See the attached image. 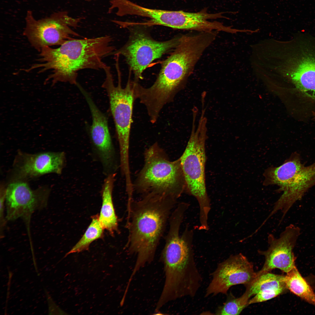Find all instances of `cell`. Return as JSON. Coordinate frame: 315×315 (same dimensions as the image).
<instances>
[{
  "mask_svg": "<svg viewBox=\"0 0 315 315\" xmlns=\"http://www.w3.org/2000/svg\"><path fill=\"white\" fill-rule=\"evenodd\" d=\"M217 36L214 31L182 34L178 45L162 63L153 84L147 88L141 85L138 88V98L149 112L159 114L165 105L173 101Z\"/></svg>",
  "mask_w": 315,
  "mask_h": 315,
  "instance_id": "6da1fadb",
  "label": "cell"
},
{
  "mask_svg": "<svg viewBox=\"0 0 315 315\" xmlns=\"http://www.w3.org/2000/svg\"><path fill=\"white\" fill-rule=\"evenodd\" d=\"M110 36L68 40L53 48L45 47L39 51L38 63L33 64L29 71L38 69L39 72L49 71L44 81L52 86L58 82L78 84V72L85 69H104L106 65L103 61L115 50L111 44Z\"/></svg>",
  "mask_w": 315,
  "mask_h": 315,
  "instance_id": "7a4b0ae2",
  "label": "cell"
},
{
  "mask_svg": "<svg viewBox=\"0 0 315 315\" xmlns=\"http://www.w3.org/2000/svg\"><path fill=\"white\" fill-rule=\"evenodd\" d=\"M177 200L149 194L131 203L127 210L128 235L126 248L129 253L136 257L131 278L153 260Z\"/></svg>",
  "mask_w": 315,
  "mask_h": 315,
  "instance_id": "3957f363",
  "label": "cell"
},
{
  "mask_svg": "<svg viewBox=\"0 0 315 315\" xmlns=\"http://www.w3.org/2000/svg\"><path fill=\"white\" fill-rule=\"evenodd\" d=\"M180 227L176 223L169 224L161 253L165 280L156 305L159 309L178 299L194 298L202 285L193 248V232L187 225L180 236Z\"/></svg>",
  "mask_w": 315,
  "mask_h": 315,
  "instance_id": "277c9868",
  "label": "cell"
},
{
  "mask_svg": "<svg viewBox=\"0 0 315 315\" xmlns=\"http://www.w3.org/2000/svg\"><path fill=\"white\" fill-rule=\"evenodd\" d=\"M297 46L293 39L276 45L266 60L264 75L276 84L291 83L304 95L315 100V49L305 44Z\"/></svg>",
  "mask_w": 315,
  "mask_h": 315,
  "instance_id": "5b68a950",
  "label": "cell"
},
{
  "mask_svg": "<svg viewBox=\"0 0 315 315\" xmlns=\"http://www.w3.org/2000/svg\"><path fill=\"white\" fill-rule=\"evenodd\" d=\"M134 191L177 200L185 192V178L180 158L170 160L155 142L146 149L144 166L134 184Z\"/></svg>",
  "mask_w": 315,
  "mask_h": 315,
  "instance_id": "8992f818",
  "label": "cell"
},
{
  "mask_svg": "<svg viewBox=\"0 0 315 315\" xmlns=\"http://www.w3.org/2000/svg\"><path fill=\"white\" fill-rule=\"evenodd\" d=\"M196 118H193L190 136L179 158L186 181L185 192L197 200L200 209L199 220L206 222L208 220L211 209L205 177L207 119L205 115L202 113L196 126Z\"/></svg>",
  "mask_w": 315,
  "mask_h": 315,
  "instance_id": "52a82bcc",
  "label": "cell"
},
{
  "mask_svg": "<svg viewBox=\"0 0 315 315\" xmlns=\"http://www.w3.org/2000/svg\"><path fill=\"white\" fill-rule=\"evenodd\" d=\"M264 176V185H277L279 191L283 192L267 218L269 219L280 210L282 213L281 223L293 205L315 186V162L305 166L300 155L295 152L280 166L267 168Z\"/></svg>",
  "mask_w": 315,
  "mask_h": 315,
  "instance_id": "ba28073f",
  "label": "cell"
},
{
  "mask_svg": "<svg viewBox=\"0 0 315 315\" xmlns=\"http://www.w3.org/2000/svg\"><path fill=\"white\" fill-rule=\"evenodd\" d=\"M118 24L127 28L130 34L126 43L111 55L124 56L129 70L133 72L134 80H136L143 79L144 71L153 61L173 51L179 44L182 35L166 41H159L151 36L147 27L135 22L119 21Z\"/></svg>",
  "mask_w": 315,
  "mask_h": 315,
  "instance_id": "9c48e42d",
  "label": "cell"
},
{
  "mask_svg": "<svg viewBox=\"0 0 315 315\" xmlns=\"http://www.w3.org/2000/svg\"><path fill=\"white\" fill-rule=\"evenodd\" d=\"M118 75L117 86L114 84L110 68L104 69L106 78L102 87L106 91L109 108L112 116L119 144L120 160L124 162L129 160L130 138L134 101V81L131 79V71L125 86H122L121 73L119 67L116 68Z\"/></svg>",
  "mask_w": 315,
  "mask_h": 315,
  "instance_id": "30bf717a",
  "label": "cell"
},
{
  "mask_svg": "<svg viewBox=\"0 0 315 315\" xmlns=\"http://www.w3.org/2000/svg\"><path fill=\"white\" fill-rule=\"evenodd\" d=\"M80 20L70 17L65 12H60L36 20L32 12L28 10L24 35L32 46L39 52L44 47L60 46L73 38L72 37L79 36L70 27H77Z\"/></svg>",
  "mask_w": 315,
  "mask_h": 315,
  "instance_id": "8fae6325",
  "label": "cell"
},
{
  "mask_svg": "<svg viewBox=\"0 0 315 315\" xmlns=\"http://www.w3.org/2000/svg\"><path fill=\"white\" fill-rule=\"evenodd\" d=\"M78 89L92 115L89 135L93 151L101 164L104 174L107 175L114 172L117 169V163L107 118L97 107L90 94L81 86Z\"/></svg>",
  "mask_w": 315,
  "mask_h": 315,
  "instance_id": "7c38bea8",
  "label": "cell"
},
{
  "mask_svg": "<svg viewBox=\"0 0 315 315\" xmlns=\"http://www.w3.org/2000/svg\"><path fill=\"white\" fill-rule=\"evenodd\" d=\"M212 279L206 288L204 297L219 294L227 295L232 286L239 284L246 286L256 276L252 263L240 253L232 255L219 263L211 274Z\"/></svg>",
  "mask_w": 315,
  "mask_h": 315,
  "instance_id": "4fadbf2b",
  "label": "cell"
},
{
  "mask_svg": "<svg viewBox=\"0 0 315 315\" xmlns=\"http://www.w3.org/2000/svg\"><path fill=\"white\" fill-rule=\"evenodd\" d=\"M49 194V191L44 189L33 190L22 181L10 183L6 188V220L13 221L21 218L29 227L33 213L46 207Z\"/></svg>",
  "mask_w": 315,
  "mask_h": 315,
  "instance_id": "5bb4252c",
  "label": "cell"
},
{
  "mask_svg": "<svg viewBox=\"0 0 315 315\" xmlns=\"http://www.w3.org/2000/svg\"><path fill=\"white\" fill-rule=\"evenodd\" d=\"M300 234V228L293 224L287 226L278 238L269 234L268 249L265 251H258L260 254L265 256V261L257 274L268 272L276 268L286 273L291 270L295 266L293 249Z\"/></svg>",
  "mask_w": 315,
  "mask_h": 315,
  "instance_id": "9a60e30c",
  "label": "cell"
},
{
  "mask_svg": "<svg viewBox=\"0 0 315 315\" xmlns=\"http://www.w3.org/2000/svg\"><path fill=\"white\" fill-rule=\"evenodd\" d=\"M19 154V160L15 164L19 178L35 177L50 173L60 174L66 164L65 154L63 152Z\"/></svg>",
  "mask_w": 315,
  "mask_h": 315,
  "instance_id": "2e32d148",
  "label": "cell"
},
{
  "mask_svg": "<svg viewBox=\"0 0 315 315\" xmlns=\"http://www.w3.org/2000/svg\"><path fill=\"white\" fill-rule=\"evenodd\" d=\"M116 173L106 176L102 186V204L99 221L104 229L113 234L118 230V222L113 201L112 192Z\"/></svg>",
  "mask_w": 315,
  "mask_h": 315,
  "instance_id": "e0dca14e",
  "label": "cell"
},
{
  "mask_svg": "<svg viewBox=\"0 0 315 315\" xmlns=\"http://www.w3.org/2000/svg\"><path fill=\"white\" fill-rule=\"evenodd\" d=\"M285 276L276 274L269 272L257 274L253 280L246 285L245 293L250 298L260 291L274 289L285 290L287 288Z\"/></svg>",
  "mask_w": 315,
  "mask_h": 315,
  "instance_id": "ac0fdd59",
  "label": "cell"
},
{
  "mask_svg": "<svg viewBox=\"0 0 315 315\" xmlns=\"http://www.w3.org/2000/svg\"><path fill=\"white\" fill-rule=\"evenodd\" d=\"M286 288L309 303L315 306V294L295 266L285 276Z\"/></svg>",
  "mask_w": 315,
  "mask_h": 315,
  "instance_id": "d6986e66",
  "label": "cell"
},
{
  "mask_svg": "<svg viewBox=\"0 0 315 315\" xmlns=\"http://www.w3.org/2000/svg\"><path fill=\"white\" fill-rule=\"evenodd\" d=\"M104 229L99 221V216L93 217L91 223L83 235L64 257L71 253L88 250L91 243L102 236Z\"/></svg>",
  "mask_w": 315,
  "mask_h": 315,
  "instance_id": "ffe728a7",
  "label": "cell"
},
{
  "mask_svg": "<svg viewBox=\"0 0 315 315\" xmlns=\"http://www.w3.org/2000/svg\"><path fill=\"white\" fill-rule=\"evenodd\" d=\"M225 302L216 309V315H239L248 306L249 298L244 293L241 296L236 298L231 293L227 294Z\"/></svg>",
  "mask_w": 315,
  "mask_h": 315,
  "instance_id": "44dd1931",
  "label": "cell"
},
{
  "mask_svg": "<svg viewBox=\"0 0 315 315\" xmlns=\"http://www.w3.org/2000/svg\"><path fill=\"white\" fill-rule=\"evenodd\" d=\"M285 291L280 289H274L259 292L249 300L248 305L262 302L272 299L282 293Z\"/></svg>",
  "mask_w": 315,
  "mask_h": 315,
  "instance_id": "7402d4cb",
  "label": "cell"
},
{
  "mask_svg": "<svg viewBox=\"0 0 315 315\" xmlns=\"http://www.w3.org/2000/svg\"><path fill=\"white\" fill-rule=\"evenodd\" d=\"M6 188L3 187L1 189L0 196V237L3 238L4 231L7 223V220L4 217V203L5 201Z\"/></svg>",
  "mask_w": 315,
  "mask_h": 315,
  "instance_id": "603a6c76",
  "label": "cell"
},
{
  "mask_svg": "<svg viewBox=\"0 0 315 315\" xmlns=\"http://www.w3.org/2000/svg\"><path fill=\"white\" fill-rule=\"evenodd\" d=\"M44 290L48 303V314L49 315L67 314L54 302L46 289H45Z\"/></svg>",
  "mask_w": 315,
  "mask_h": 315,
  "instance_id": "cb8c5ba5",
  "label": "cell"
},
{
  "mask_svg": "<svg viewBox=\"0 0 315 315\" xmlns=\"http://www.w3.org/2000/svg\"></svg>",
  "mask_w": 315,
  "mask_h": 315,
  "instance_id": "d4e9b609",
  "label": "cell"
}]
</instances>
